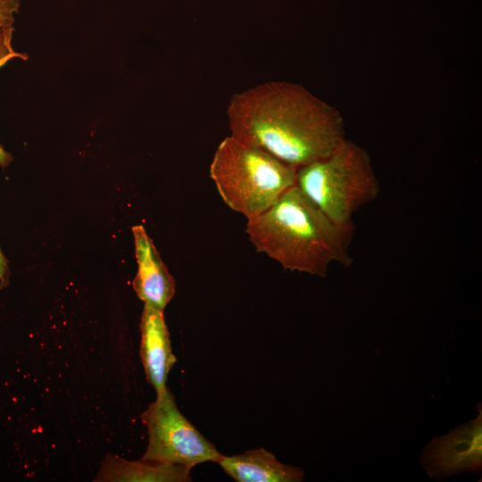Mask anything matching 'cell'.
<instances>
[{
    "instance_id": "obj_1",
    "label": "cell",
    "mask_w": 482,
    "mask_h": 482,
    "mask_svg": "<svg viewBox=\"0 0 482 482\" xmlns=\"http://www.w3.org/2000/svg\"><path fill=\"white\" fill-rule=\"evenodd\" d=\"M231 137L299 168L329 155L345 138L337 109L299 84L270 81L235 94Z\"/></svg>"
},
{
    "instance_id": "obj_2",
    "label": "cell",
    "mask_w": 482,
    "mask_h": 482,
    "mask_svg": "<svg viewBox=\"0 0 482 482\" xmlns=\"http://www.w3.org/2000/svg\"><path fill=\"white\" fill-rule=\"evenodd\" d=\"M353 229L332 222L295 185L248 219L245 231L258 252L284 269L325 277L332 262L352 264L348 247Z\"/></svg>"
},
{
    "instance_id": "obj_3",
    "label": "cell",
    "mask_w": 482,
    "mask_h": 482,
    "mask_svg": "<svg viewBox=\"0 0 482 482\" xmlns=\"http://www.w3.org/2000/svg\"><path fill=\"white\" fill-rule=\"evenodd\" d=\"M295 186L332 222L347 229H354V212L381 190L367 150L346 138L327 157L297 168Z\"/></svg>"
},
{
    "instance_id": "obj_4",
    "label": "cell",
    "mask_w": 482,
    "mask_h": 482,
    "mask_svg": "<svg viewBox=\"0 0 482 482\" xmlns=\"http://www.w3.org/2000/svg\"><path fill=\"white\" fill-rule=\"evenodd\" d=\"M210 176L225 204L248 220L295 185L296 168L229 136L215 151Z\"/></svg>"
},
{
    "instance_id": "obj_5",
    "label": "cell",
    "mask_w": 482,
    "mask_h": 482,
    "mask_svg": "<svg viewBox=\"0 0 482 482\" xmlns=\"http://www.w3.org/2000/svg\"><path fill=\"white\" fill-rule=\"evenodd\" d=\"M148 443L141 459L192 469L205 462H218L221 455L179 411L166 386L141 414Z\"/></svg>"
},
{
    "instance_id": "obj_6",
    "label": "cell",
    "mask_w": 482,
    "mask_h": 482,
    "mask_svg": "<svg viewBox=\"0 0 482 482\" xmlns=\"http://www.w3.org/2000/svg\"><path fill=\"white\" fill-rule=\"evenodd\" d=\"M478 410V415L474 420L433 438L423 449L420 462L430 478H445L461 472H481V403Z\"/></svg>"
},
{
    "instance_id": "obj_7",
    "label": "cell",
    "mask_w": 482,
    "mask_h": 482,
    "mask_svg": "<svg viewBox=\"0 0 482 482\" xmlns=\"http://www.w3.org/2000/svg\"><path fill=\"white\" fill-rule=\"evenodd\" d=\"M137 273L133 288L145 303L164 310L175 294V280L142 225L132 228Z\"/></svg>"
},
{
    "instance_id": "obj_8",
    "label": "cell",
    "mask_w": 482,
    "mask_h": 482,
    "mask_svg": "<svg viewBox=\"0 0 482 482\" xmlns=\"http://www.w3.org/2000/svg\"><path fill=\"white\" fill-rule=\"evenodd\" d=\"M140 358L147 382L161 392L177 359L172 353L163 310L145 303L140 320Z\"/></svg>"
},
{
    "instance_id": "obj_9",
    "label": "cell",
    "mask_w": 482,
    "mask_h": 482,
    "mask_svg": "<svg viewBox=\"0 0 482 482\" xmlns=\"http://www.w3.org/2000/svg\"><path fill=\"white\" fill-rule=\"evenodd\" d=\"M217 463L237 482H300L304 478L302 468L279 462L264 448L232 456L221 455Z\"/></svg>"
},
{
    "instance_id": "obj_10",
    "label": "cell",
    "mask_w": 482,
    "mask_h": 482,
    "mask_svg": "<svg viewBox=\"0 0 482 482\" xmlns=\"http://www.w3.org/2000/svg\"><path fill=\"white\" fill-rule=\"evenodd\" d=\"M190 468L140 459L129 461L114 454L103 459L96 482H189Z\"/></svg>"
},
{
    "instance_id": "obj_11",
    "label": "cell",
    "mask_w": 482,
    "mask_h": 482,
    "mask_svg": "<svg viewBox=\"0 0 482 482\" xmlns=\"http://www.w3.org/2000/svg\"><path fill=\"white\" fill-rule=\"evenodd\" d=\"M13 32L14 28L12 26L5 29H0V69L13 59H20L22 61H26L28 59L27 54L17 52L13 48ZM12 159L13 156L12 154L4 150V148L0 145V166L2 168L7 167Z\"/></svg>"
},
{
    "instance_id": "obj_12",
    "label": "cell",
    "mask_w": 482,
    "mask_h": 482,
    "mask_svg": "<svg viewBox=\"0 0 482 482\" xmlns=\"http://www.w3.org/2000/svg\"><path fill=\"white\" fill-rule=\"evenodd\" d=\"M20 7L21 0H0V29L12 26Z\"/></svg>"
},
{
    "instance_id": "obj_13",
    "label": "cell",
    "mask_w": 482,
    "mask_h": 482,
    "mask_svg": "<svg viewBox=\"0 0 482 482\" xmlns=\"http://www.w3.org/2000/svg\"><path fill=\"white\" fill-rule=\"evenodd\" d=\"M8 262V260L0 248V290L9 284L11 272Z\"/></svg>"
}]
</instances>
